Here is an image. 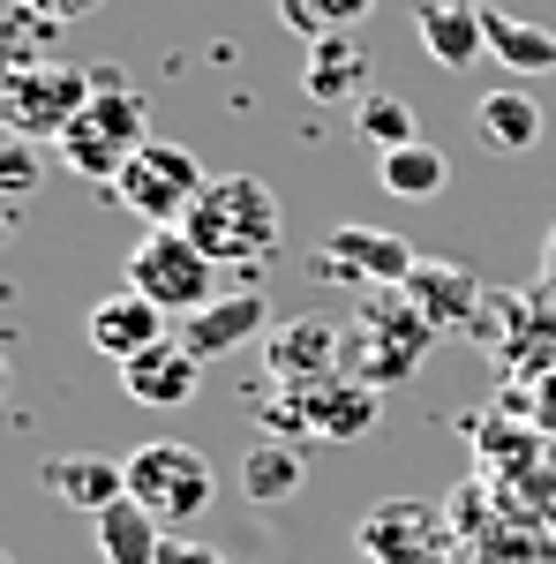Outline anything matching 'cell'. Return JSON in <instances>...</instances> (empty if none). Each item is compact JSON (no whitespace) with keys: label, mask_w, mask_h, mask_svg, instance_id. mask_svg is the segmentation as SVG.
<instances>
[{"label":"cell","mask_w":556,"mask_h":564,"mask_svg":"<svg viewBox=\"0 0 556 564\" xmlns=\"http://www.w3.org/2000/svg\"><path fill=\"white\" fill-rule=\"evenodd\" d=\"M188 226V241L218 263V271H257L271 249H279V234H286V212H279V188L257 174H218L204 196H196V212L181 218Z\"/></svg>","instance_id":"cell-1"},{"label":"cell","mask_w":556,"mask_h":564,"mask_svg":"<svg viewBox=\"0 0 556 564\" xmlns=\"http://www.w3.org/2000/svg\"><path fill=\"white\" fill-rule=\"evenodd\" d=\"M151 143V106H143V90H129V84H113V90H90V106L61 129V166L76 181H121V166H129L135 151Z\"/></svg>","instance_id":"cell-2"},{"label":"cell","mask_w":556,"mask_h":564,"mask_svg":"<svg viewBox=\"0 0 556 564\" xmlns=\"http://www.w3.org/2000/svg\"><path fill=\"white\" fill-rule=\"evenodd\" d=\"M129 497L166 527V534H181L188 520L211 512L218 475H211V459H204L196 444H181V436H151L143 452H129Z\"/></svg>","instance_id":"cell-3"},{"label":"cell","mask_w":556,"mask_h":564,"mask_svg":"<svg viewBox=\"0 0 556 564\" xmlns=\"http://www.w3.org/2000/svg\"><path fill=\"white\" fill-rule=\"evenodd\" d=\"M129 286L181 324L204 302H218V263L188 241V226H143V241L129 249Z\"/></svg>","instance_id":"cell-4"},{"label":"cell","mask_w":556,"mask_h":564,"mask_svg":"<svg viewBox=\"0 0 556 564\" xmlns=\"http://www.w3.org/2000/svg\"><path fill=\"white\" fill-rule=\"evenodd\" d=\"M90 68L45 61V68H0V129L23 143H61V129L90 106Z\"/></svg>","instance_id":"cell-5"},{"label":"cell","mask_w":556,"mask_h":564,"mask_svg":"<svg viewBox=\"0 0 556 564\" xmlns=\"http://www.w3.org/2000/svg\"><path fill=\"white\" fill-rule=\"evenodd\" d=\"M204 188H211L204 159H196L188 143H159V135H151L129 166H121V181H113V196H121L143 226H181V218L196 212Z\"/></svg>","instance_id":"cell-6"},{"label":"cell","mask_w":556,"mask_h":564,"mask_svg":"<svg viewBox=\"0 0 556 564\" xmlns=\"http://www.w3.org/2000/svg\"><path fill=\"white\" fill-rule=\"evenodd\" d=\"M263 377L286 391H316L346 377V324L331 316H279L263 339Z\"/></svg>","instance_id":"cell-7"},{"label":"cell","mask_w":556,"mask_h":564,"mask_svg":"<svg viewBox=\"0 0 556 564\" xmlns=\"http://www.w3.org/2000/svg\"><path fill=\"white\" fill-rule=\"evenodd\" d=\"M414 249L384 234V226H331V241L316 249V279H331V286H361V294H377V286H406V271H414Z\"/></svg>","instance_id":"cell-8"},{"label":"cell","mask_w":556,"mask_h":564,"mask_svg":"<svg viewBox=\"0 0 556 564\" xmlns=\"http://www.w3.org/2000/svg\"><path fill=\"white\" fill-rule=\"evenodd\" d=\"M353 550L369 564H444V520L422 497H384L353 527Z\"/></svg>","instance_id":"cell-9"},{"label":"cell","mask_w":556,"mask_h":564,"mask_svg":"<svg viewBox=\"0 0 556 564\" xmlns=\"http://www.w3.org/2000/svg\"><path fill=\"white\" fill-rule=\"evenodd\" d=\"M271 324H279V316H271V302H263L257 286H226L218 302H204L196 316H181V332H173V339L211 369V361H226V354H241L249 339L263 347V339H271Z\"/></svg>","instance_id":"cell-10"},{"label":"cell","mask_w":556,"mask_h":564,"mask_svg":"<svg viewBox=\"0 0 556 564\" xmlns=\"http://www.w3.org/2000/svg\"><path fill=\"white\" fill-rule=\"evenodd\" d=\"M166 324H173L166 308H151L143 294H135V286H121V294L90 302V316H84V339H90V354H106V361L121 369V361H135V354L166 347V339H173Z\"/></svg>","instance_id":"cell-11"},{"label":"cell","mask_w":556,"mask_h":564,"mask_svg":"<svg viewBox=\"0 0 556 564\" xmlns=\"http://www.w3.org/2000/svg\"><path fill=\"white\" fill-rule=\"evenodd\" d=\"M45 497H61V505H76L84 520H98L106 505H121L129 497V459H106V452H53L39 467Z\"/></svg>","instance_id":"cell-12"},{"label":"cell","mask_w":556,"mask_h":564,"mask_svg":"<svg viewBox=\"0 0 556 564\" xmlns=\"http://www.w3.org/2000/svg\"><path fill=\"white\" fill-rule=\"evenodd\" d=\"M121 391H129L135 406H188L204 391V361L181 347V339H166V347L121 361Z\"/></svg>","instance_id":"cell-13"},{"label":"cell","mask_w":556,"mask_h":564,"mask_svg":"<svg viewBox=\"0 0 556 564\" xmlns=\"http://www.w3.org/2000/svg\"><path fill=\"white\" fill-rule=\"evenodd\" d=\"M399 294H406V302L422 308L428 324H436V339H444V332H459V324L473 316V302H481V279H473L467 263L422 257L414 271H406V286H399Z\"/></svg>","instance_id":"cell-14"},{"label":"cell","mask_w":556,"mask_h":564,"mask_svg":"<svg viewBox=\"0 0 556 564\" xmlns=\"http://www.w3.org/2000/svg\"><path fill=\"white\" fill-rule=\"evenodd\" d=\"M301 90L316 98V106H361L369 98V45L331 31V39L308 45V61H301Z\"/></svg>","instance_id":"cell-15"},{"label":"cell","mask_w":556,"mask_h":564,"mask_svg":"<svg viewBox=\"0 0 556 564\" xmlns=\"http://www.w3.org/2000/svg\"><path fill=\"white\" fill-rule=\"evenodd\" d=\"M301 414H308V436H331V444H361V436L377 430L384 399H377V384H361V377H331V384L301 391Z\"/></svg>","instance_id":"cell-16"},{"label":"cell","mask_w":556,"mask_h":564,"mask_svg":"<svg viewBox=\"0 0 556 564\" xmlns=\"http://www.w3.org/2000/svg\"><path fill=\"white\" fill-rule=\"evenodd\" d=\"M414 31H422V53L436 68H473V61L489 53L473 0H422V8H414Z\"/></svg>","instance_id":"cell-17"},{"label":"cell","mask_w":556,"mask_h":564,"mask_svg":"<svg viewBox=\"0 0 556 564\" xmlns=\"http://www.w3.org/2000/svg\"><path fill=\"white\" fill-rule=\"evenodd\" d=\"M473 129H481V143L489 151H504V159H526L534 143H542V98L519 84H497L473 98Z\"/></svg>","instance_id":"cell-18"},{"label":"cell","mask_w":556,"mask_h":564,"mask_svg":"<svg viewBox=\"0 0 556 564\" xmlns=\"http://www.w3.org/2000/svg\"><path fill=\"white\" fill-rule=\"evenodd\" d=\"M473 8H481V39H489V53H497L512 76H556V31L549 23L504 15L497 0H473Z\"/></svg>","instance_id":"cell-19"},{"label":"cell","mask_w":556,"mask_h":564,"mask_svg":"<svg viewBox=\"0 0 556 564\" xmlns=\"http://www.w3.org/2000/svg\"><path fill=\"white\" fill-rule=\"evenodd\" d=\"M301 444H286V436H263V444H249V459H241V497L257 505V512H271V505H286L301 489Z\"/></svg>","instance_id":"cell-20"},{"label":"cell","mask_w":556,"mask_h":564,"mask_svg":"<svg viewBox=\"0 0 556 564\" xmlns=\"http://www.w3.org/2000/svg\"><path fill=\"white\" fill-rule=\"evenodd\" d=\"M377 181H384V196H399V204H428V196L451 181V159L414 135V143H399V151H377Z\"/></svg>","instance_id":"cell-21"},{"label":"cell","mask_w":556,"mask_h":564,"mask_svg":"<svg viewBox=\"0 0 556 564\" xmlns=\"http://www.w3.org/2000/svg\"><path fill=\"white\" fill-rule=\"evenodd\" d=\"M90 527H98V550H106V564H159V550H166V527L151 520L135 497L106 505Z\"/></svg>","instance_id":"cell-22"},{"label":"cell","mask_w":556,"mask_h":564,"mask_svg":"<svg viewBox=\"0 0 556 564\" xmlns=\"http://www.w3.org/2000/svg\"><path fill=\"white\" fill-rule=\"evenodd\" d=\"M53 31H61L53 15H39V8L15 0V8L0 15V68H45V61H53Z\"/></svg>","instance_id":"cell-23"},{"label":"cell","mask_w":556,"mask_h":564,"mask_svg":"<svg viewBox=\"0 0 556 564\" xmlns=\"http://www.w3.org/2000/svg\"><path fill=\"white\" fill-rule=\"evenodd\" d=\"M377 0H279V23L294 31V39H331V31H353L361 15H369Z\"/></svg>","instance_id":"cell-24"},{"label":"cell","mask_w":556,"mask_h":564,"mask_svg":"<svg viewBox=\"0 0 556 564\" xmlns=\"http://www.w3.org/2000/svg\"><path fill=\"white\" fill-rule=\"evenodd\" d=\"M353 129L369 151H399V143H414V106L406 98H384V90H369L361 106H353Z\"/></svg>","instance_id":"cell-25"},{"label":"cell","mask_w":556,"mask_h":564,"mask_svg":"<svg viewBox=\"0 0 556 564\" xmlns=\"http://www.w3.org/2000/svg\"><path fill=\"white\" fill-rule=\"evenodd\" d=\"M39 181H45V159H39V143H23V135H8V143H0V196H8V212H23V204L39 196Z\"/></svg>","instance_id":"cell-26"},{"label":"cell","mask_w":556,"mask_h":564,"mask_svg":"<svg viewBox=\"0 0 556 564\" xmlns=\"http://www.w3.org/2000/svg\"><path fill=\"white\" fill-rule=\"evenodd\" d=\"M159 564H226V557H218V550H204V542H188V534H166Z\"/></svg>","instance_id":"cell-27"},{"label":"cell","mask_w":556,"mask_h":564,"mask_svg":"<svg viewBox=\"0 0 556 564\" xmlns=\"http://www.w3.org/2000/svg\"><path fill=\"white\" fill-rule=\"evenodd\" d=\"M23 8H39V15H53V23H84L98 0H23Z\"/></svg>","instance_id":"cell-28"},{"label":"cell","mask_w":556,"mask_h":564,"mask_svg":"<svg viewBox=\"0 0 556 564\" xmlns=\"http://www.w3.org/2000/svg\"><path fill=\"white\" fill-rule=\"evenodd\" d=\"M8 234H15V218H8V212H0V241H8Z\"/></svg>","instance_id":"cell-29"},{"label":"cell","mask_w":556,"mask_h":564,"mask_svg":"<svg viewBox=\"0 0 556 564\" xmlns=\"http://www.w3.org/2000/svg\"><path fill=\"white\" fill-rule=\"evenodd\" d=\"M0 391H8V354H0Z\"/></svg>","instance_id":"cell-30"},{"label":"cell","mask_w":556,"mask_h":564,"mask_svg":"<svg viewBox=\"0 0 556 564\" xmlns=\"http://www.w3.org/2000/svg\"><path fill=\"white\" fill-rule=\"evenodd\" d=\"M549 271H556V241H549Z\"/></svg>","instance_id":"cell-31"},{"label":"cell","mask_w":556,"mask_h":564,"mask_svg":"<svg viewBox=\"0 0 556 564\" xmlns=\"http://www.w3.org/2000/svg\"><path fill=\"white\" fill-rule=\"evenodd\" d=\"M0 212H8V196H0ZM8 218H15V212H8Z\"/></svg>","instance_id":"cell-32"},{"label":"cell","mask_w":556,"mask_h":564,"mask_svg":"<svg viewBox=\"0 0 556 564\" xmlns=\"http://www.w3.org/2000/svg\"><path fill=\"white\" fill-rule=\"evenodd\" d=\"M0 564H15V557H8V550H0Z\"/></svg>","instance_id":"cell-33"}]
</instances>
